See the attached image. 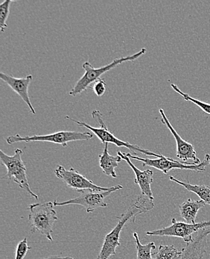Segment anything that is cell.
Returning <instances> with one entry per match:
<instances>
[{
	"label": "cell",
	"instance_id": "8fae6325",
	"mask_svg": "<svg viewBox=\"0 0 210 259\" xmlns=\"http://www.w3.org/2000/svg\"><path fill=\"white\" fill-rule=\"evenodd\" d=\"M159 111L161 115V122L169 128L176 141L177 157L179 161L182 162L188 163L187 161L191 159L194 161V164H200L201 161H200L199 158H197L195 147L190 143L184 141L183 138L180 137V135L177 133L176 130L174 128L171 122H169V119L166 117L165 111L163 108H161Z\"/></svg>",
	"mask_w": 210,
	"mask_h": 259
},
{
	"label": "cell",
	"instance_id": "d6986e66",
	"mask_svg": "<svg viewBox=\"0 0 210 259\" xmlns=\"http://www.w3.org/2000/svg\"><path fill=\"white\" fill-rule=\"evenodd\" d=\"M134 239L136 244V251H137V258L136 259H154L153 257V250L156 249L154 243L150 242L147 244H141L139 241V235L136 232L134 233Z\"/></svg>",
	"mask_w": 210,
	"mask_h": 259
},
{
	"label": "cell",
	"instance_id": "30bf717a",
	"mask_svg": "<svg viewBox=\"0 0 210 259\" xmlns=\"http://www.w3.org/2000/svg\"><path fill=\"white\" fill-rule=\"evenodd\" d=\"M55 174L58 178L62 180L68 188L81 193L86 191H108L111 188H103L93 183V182L81 175L74 168L65 169L63 166L58 165L55 169Z\"/></svg>",
	"mask_w": 210,
	"mask_h": 259
},
{
	"label": "cell",
	"instance_id": "8992f818",
	"mask_svg": "<svg viewBox=\"0 0 210 259\" xmlns=\"http://www.w3.org/2000/svg\"><path fill=\"white\" fill-rule=\"evenodd\" d=\"M93 137V134L89 132L85 133H78V132L61 131L56 133H51L44 136H24L22 137L20 134L15 136H9L6 138V141L9 145L20 142H35V141H42V142H50L53 144H60L64 147L68 146L69 142L78 141H89Z\"/></svg>",
	"mask_w": 210,
	"mask_h": 259
},
{
	"label": "cell",
	"instance_id": "7c38bea8",
	"mask_svg": "<svg viewBox=\"0 0 210 259\" xmlns=\"http://www.w3.org/2000/svg\"><path fill=\"white\" fill-rule=\"evenodd\" d=\"M210 235V229H202L197 232L191 242L182 249L183 255L180 259H203L206 253L207 237Z\"/></svg>",
	"mask_w": 210,
	"mask_h": 259
},
{
	"label": "cell",
	"instance_id": "52a82bcc",
	"mask_svg": "<svg viewBox=\"0 0 210 259\" xmlns=\"http://www.w3.org/2000/svg\"><path fill=\"white\" fill-rule=\"evenodd\" d=\"M127 155L131 159L142 161L143 166L156 168L164 172V174H167L169 171L175 169H187V170H194L196 172H201L206 170V167L210 165V155L209 154H206L203 161L198 164L190 162H182V161L173 159V158H168L164 155H161V158H156L155 159L142 158L138 155H133L130 153H127Z\"/></svg>",
	"mask_w": 210,
	"mask_h": 259
},
{
	"label": "cell",
	"instance_id": "7a4b0ae2",
	"mask_svg": "<svg viewBox=\"0 0 210 259\" xmlns=\"http://www.w3.org/2000/svg\"><path fill=\"white\" fill-rule=\"evenodd\" d=\"M146 49L142 48L139 50L138 53L132 56H127V57L119 58V59H114L112 62L110 63L108 65L104 67H99V68H95L91 64L90 61H86L82 64V68L84 70V74L79 78L73 89L70 91L69 94L72 97H76L78 94L85 92L91 84H94L95 81L100 79V77L104 74L107 72L113 70V69L117 67V66L122 64V63L126 62V61H134L139 59L142 55L146 53Z\"/></svg>",
	"mask_w": 210,
	"mask_h": 259
},
{
	"label": "cell",
	"instance_id": "9c48e42d",
	"mask_svg": "<svg viewBox=\"0 0 210 259\" xmlns=\"http://www.w3.org/2000/svg\"><path fill=\"white\" fill-rule=\"evenodd\" d=\"M210 227L209 221H203L198 224H190L187 223L179 222L175 218L172 220V225L158 230L147 232L146 235L149 236L176 237L182 238L185 242H191L193 240L192 235L199 231Z\"/></svg>",
	"mask_w": 210,
	"mask_h": 259
},
{
	"label": "cell",
	"instance_id": "7402d4cb",
	"mask_svg": "<svg viewBox=\"0 0 210 259\" xmlns=\"http://www.w3.org/2000/svg\"><path fill=\"white\" fill-rule=\"evenodd\" d=\"M29 249H31V246H29L28 244L27 238H24L23 241L17 244V249H16L15 259L24 258Z\"/></svg>",
	"mask_w": 210,
	"mask_h": 259
},
{
	"label": "cell",
	"instance_id": "603a6c76",
	"mask_svg": "<svg viewBox=\"0 0 210 259\" xmlns=\"http://www.w3.org/2000/svg\"><path fill=\"white\" fill-rule=\"evenodd\" d=\"M107 84L104 80L100 78L98 81H95L92 85V90L95 93L97 97H102L104 95L105 92H106Z\"/></svg>",
	"mask_w": 210,
	"mask_h": 259
},
{
	"label": "cell",
	"instance_id": "cb8c5ba5",
	"mask_svg": "<svg viewBox=\"0 0 210 259\" xmlns=\"http://www.w3.org/2000/svg\"><path fill=\"white\" fill-rule=\"evenodd\" d=\"M41 259H74V258H72V257H70V256L63 257V256H60V255H54V256L47 257V258H41Z\"/></svg>",
	"mask_w": 210,
	"mask_h": 259
},
{
	"label": "cell",
	"instance_id": "ac0fdd59",
	"mask_svg": "<svg viewBox=\"0 0 210 259\" xmlns=\"http://www.w3.org/2000/svg\"><path fill=\"white\" fill-rule=\"evenodd\" d=\"M183 252L173 245H161L158 252H154V259H180Z\"/></svg>",
	"mask_w": 210,
	"mask_h": 259
},
{
	"label": "cell",
	"instance_id": "ffe728a7",
	"mask_svg": "<svg viewBox=\"0 0 210 259\" xmlns=\"http://www.w3.org/2000/svg\"><path fill=\"white\" fill-rule=\"evenodd\" d=\"M171 87L172 89L175 91V92L179 94L182 97H183V100H186V101L191 102V103H194L196 106L199 107L203 112L206 113V114H209L210 115V104L209 103H205V102L200 101V100H197V99L192 98L191 96H189V94H186V93L182 92L181 90L175 84H171Z\"/></svg>",
	"mask_w": 210,
	"mask_h": 259
},
{
	"label": "cell",
	"instance_id": "3957f363",
	"mask_svg": "<svg viewBox=\"0 0 210 259\" xmlns=\"http://www.w3.org/2000/svg\"><path fill=\"white\" fill-rule=\"evenodd\" d=\"M54 206L52 202H48L32 204L28 208L31 232H38L50 241H53V227L59 219Z\"/></svg>",
	"mask_w": 210,
	"mask_h": 259
},
{
	"label": "cell",
	"instance_id": "5bb4252c",
	"mask_svg": "<svg viewBox=\"0 0 210 259\" xmlns=\"http://www.w3.org/2000/svg\"><path fill=\"white\" fill-rule=\"evenodd\" d=\"M0 78L21 97L22 100L29 106L31 114H35V110L31 104L29 95V88L32 80V76L29 75L25 78H16L2 72L0 73Z\"/></svg>",
	"mask_w": 210,
	"mask_h": 259
},
{
	"label": "cell",
	"instance_id": "5b68a950",
	"mask_svg": "<svg viewBox=\"0 0 210 259\" xmlns=\"http://www.w3.org/2000/svg\"><path fill=\"white\" fill-rule=\"evenodd\" d=\"M22 155L23 150L20 149H17L15 154L12 156L6 155L3 150H0V160L2 164L7 169L6 177L10 180L13 179L14 182L17 183L20 188L26 191L34 199H38V196L34 194L30 188L26 174V165L22 159Z\"/></svg>",
	"mask_w": 210,
	"mask_h": 259
},
{
	"label": "cell",
	"instance_id": "6da1fadb",
	"mask_svg": "<svg viewBox=\"0 0 210 259\" xmlns=\"http://www.w3.org/2000/svg\"><path fill=\"white\" fill-rule=\"evenodd\" d=\"M153 207V201L150 200L145 196H139L134 200L128 210L119 218V221L116 227L105 236L102 247L96 259H109L112 255H115L116 249L120 245L121 232L125 224L130 220L135 222L138 215L150 211Z\"/></svg>",
	"mask_w": 210,
	"mask_h": 259
},
{
	"label": "cell",
	"instance_id": "2e32d148",
	"mask_svg": "<svg viewBox=\"0 0 210 259\" xmlns=\"http://www.w3.org/2000/svg\"><path fill=\"white\" fill-rule=\"evenodd\" d=\"M122 160L120 155H111L108 152V144H104L103 153L99 155V165L105 175L117 178L115 168L118 167Z\"/></svg>",
	"mask_w": 210,
	"mask_h": 259
},
{
	"label": "cell",
	"instance_id": "e0dca14e",
	"mask_svg": "<svg viewBox=\"0 0 210 259\" xmlns=\"http://www.w3.org/2000/svg\"><path fill=\"white\" fill-rule=\"evenodd\" d=\"M169 180L181 185L189 192L195 193L200 197V200H203L205 203L210 205V187L206 186V185H192L189 183H184V182L177 180L174 177H169Z\"/></svg>",
	"mask_w": 210,
	"mask_h": 259
},
{
	"label": "cell",
	"instance_id": "44dd1931",
	"mask_svg": "<svg viewBox=\"0 0 210 259\" xmlns=\"http://www.w3.org/2000/svg\"><path fill=\"white\" fill-rule=\"evenodd\" d=\"M14 3L12 0H6L0 5V30L4 32L8 27L7 20L10 14L11 5Z\"/></svg>",
	"mask_w": 210,
	"mask_h": 259
},
{
	"label": "cell",
	"instance_id": "4fadbf2b",
	"mask_svg": "<svg viewBox=\"0 0 210 259\" xmlns=\"http://www.w3.org/2000/svg\"><path fill=\"white\" fill-rule=\"evenodd\" d=\"M117 155H120L122 160H125L128 165L131 167L135 174V183L139 185L140 188L142 195L148 197L150 200L153 201V193H152L150 185L153 182V172L150 169H146V170H141L139 168L136 167L132 162L131 159L128 156L127 153H122L121 151L117 152Z\"/></svg>",
	"mask_w": 210,
	"mask_h": 259
},
{
	"label": "cell",
	"instance_id": "9a60e30c",
	"mask_svg": "<svg viewBox=\"0 0 210 259\" xmlns=\"http://www.w3.org/2000/svg\"><path fill=\"white\" fill-rule=\"evenodd\" d=\"M205 205L206 203L203 200L188 199L180 205V216L187 224H195L197 213Z\"/></svg>",
	"mask_w": 210,
	"mask_h": 259
},
{
	"label": "cell",
	"instance_id": "277c9868",
	"mask_svg": "<svg viewBox=\"0 0 210 259\" xmlns=\"http://www.w3.org/2000/svg\"><path fill=\"white\" fill-rule=\"evenodd\" d=\"M92 118L96 120V121L99 124V127H93L89 125V124L86 123V122L78 121V120H74L69 116H66L65 118L74 122L75 123L78 124L79 126L84 127V128L90 130L103 144H113L118 147H126L128 150H132L133 152L137 151L139 153L144 154V155L155 156L156 158H161V155H162L161 154L154 153L153 152L149 151V150H145V149L141 148L139 146L134 145V144H130L129 142H125V141L120 140V138L116 137L108 130L104 118H103L102 114L98 110H95V111H92Z\"/></svg>",
	"mask_w": 210,
	"mask_h": 259
},
{
	"label": "cell",
	"instance_id": "ba28073f",
	"mask_svg": "<svg viewBox=\"0 0 210 259\" xmlns=\"http://www.w3.org/2000/svg\"><path fill=\"white\" fill-rule=\"evenodd\" d=\"M121 189H123V187L122 185H117L115 187H111V190L108 191H86L81 192L79 197L69 199L65 202H59L57 200H55L53 203L55 206L79 205L84 207L87 213H92L97 208H105L108 206V203L104 201L105 198L111 193Z\"/></svg>",
	"mask_w": 210,
	"mask_h": 259
}]
</instances>
